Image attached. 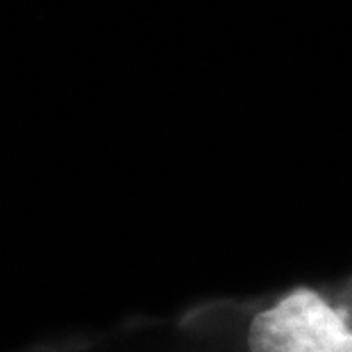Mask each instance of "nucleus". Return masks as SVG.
I'll return each instance as SVG.
<instances>
[{"instance_id":"obj_2","label":"nucleus","mask_w":352,"mask_h":352,"mask_svg":"<svg viewBox=\"0 0 352 352\" xmlns=\"http://www.w3.org/2000/svg\"><path fill=\"white\" fill-rule=\"evenodd\" d=\"M323 352H352V332L350 329L329 341Z\"/></svg>"},{"instance_id":"obj_1","label":"nucleus","mask_w":352,"mask_h":352,"mask_svg":"<svg viewBox=\"0 0 352 352\" xmlns=\"http://www.w3.org/2000/svg\"><path fill=\"white\" fill-rule=\"evenodd\" d=\"M348 332L346 316L311 289H296L252 318L250 352H323Z\"/></svg>"}]
</instances>
